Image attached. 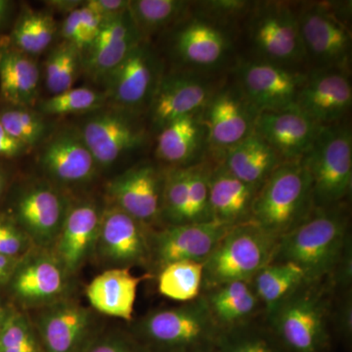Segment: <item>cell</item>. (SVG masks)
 Wrapping results in <instances>:
<instances>
[{
  "label": "cell",
  "instance_id": "obj_13",
  "mask_svg": "<svg viewBox=\"0 0 352 352\" xmlns=\"http://www.w3.org/2000/svg\"><path fill=\"white\" fill-rule=\"evenodd\" d=\"M258 113L229 73L201 113L208 131V157L221 162L229 150L254 132Z\"/></svg>",
  "mask_w": 352,
  "mask_h": 352
},
{
  "label": "cell",
  "instance_id": "obj_53",
  "mask_svg": "<svg viewBox=\"0 0 352 352\" xmlns=\"http://www.w3.org/2000/svg\"><path fill=\"white\" fill-rule=\"evenodd\" d=\"M15 3L10 0H0V30L10 20Z\"/></svg>",
  "mask_w": 352,
  "mask_h": 352
},
{
  "label": "cell",
  "instance_id": "obj_21",
  "mask_svg": "<svg viewBox=\"0 0 352 352\" xmlns=\"http://www.w3.org/2000/svg\"><path fill=\"white\" fill-rule=\"evenodd\" d=\"M231 227L210 221L155 229L151 235V263L157 270L179 261L204 263Z\"/></svg>",
  "mask_w": 352,
  "mask_h": 352
},
{
  "label": "cell",
  "instance_id": "obj_23",
  "mask_svg": "<svg viewBox=\"0 0 352 352\" xmlns=\"http://www.w3.org/2000/svg\"><path fill=\"white\" fill-rule=\"evenodd\" d=\"M322 127L296 106L283 110L259 112L254 132L284 162L302 161L314 146Z\"/></svg>",
  "mask_w": 352,
  "mask_h": 352
},
{
  "label": "cell",
  "instance_id": "obj_50",
  "mask_svg": "<svg viewBox=\"0 0 352 352\" xmlns=\"http://www.w3.org/2000/svg\"><path fill=\"white\" fill-rule=\"evenodd\" d=\"M87 352H140L136 346L122 338H107L96 342Z\"/></svg>",
  "mask_w": 352,
  "mask_h": 352
},
{
  "label": "cell",
  "instance_id": "obj_31",
  "mask_svg": "<svg viewBox=\"0 0 352 352\" xmlns=\"http://www.w3.org/2000/svg\"><path fill=\"white\" fill-rule=\"evenodd\" d=\"M220 163L241 182L259 189L284 161L254 131L229 150Z\"/></svg>",
  "mask_w": 352,
  "mask_h": 352
},
{
  "label": "cell",
  "instance_id": "obj_36",
  "mask_svg": "<svg viewBox=\"0 0 352 352\" xmlns=\"http://www.w3.org/2000/svg\"><path fill=\"white\" fill-rule=\"evenodd\" d=\"M82 72V53L73 44L62 41L51 48L43 66L44 85L51 95L75 87Z\"/></svg>",
  "mask_w": 352,
  "mask_h": 352
},
{
  "label": "cell",
  "instance_id": "obj_48",
  "mask_svg": "<svg viewBox=\"0 0 352 352\" xmlns=\"http://www.w3.org/2000/svg\"><path fill=\"white\" fill-rule=\"evenodd\" d=\"M85 6L106 21L126 13L129 0H85Z\"/></svg>",
  "mask_w": 352,
  "mask_h": 352
},
{
  "label": "cell",
  "instance_id": "obj_11",
  "mask_svg": "<svg viewBox=\"0 0 352 352\" xmlns=\"http://www.w3.org/2000/svg\"><path fill=\"white\" fill-rule=\"evenodd\" d=\"M141 116L108 104L85 116L78 129L99 170L145 145L148 131Z\"/></svg>",
  "mask_w": 352,
  "mask_h": 352
},
{
  "label": "cell",
  "instance_id": "obj_18",
  "mask_svg": "<svg viewBox=\"0 0 352 352\" xmlns=\"http://www.w3.org/2000/svg\"><path fill=\"white\" fill-rule=\"evenodd\" d=\"M69 276L51 250L32 247L20 258L8 284L24 307L41 308L66 298Z\"/></svg>",
  "mask_w": 352,
  "mask_h": 352
},
{
  "label": "cell",
  "instance_id": "obj_29",
  "mask_svg": "<svg viewBox=\"0 0 352 352\" xmlns=\"http://www.w3.org/2000/svg\"><path fill=\"white\" fill-rule=\"evenodd\" d=\"M258 190L241 182L220 162H214L210 173L212 220L229 226L249 222L252 201Z\"/></svg>",
  "mask_w": 352,
  "mask_h": 352
},
{
  "label": "cell",
  "instance_id": "obj_14",
  "mask_svg": "<svg viewBox=\"0 0 352 352\" xmlns=\"http://www.w3.org/2000/svg\"><path fill=\"white\" fill-rule=\"evenodd\" d=\"M69 201L64 190L46 178L32 180L16 199L12 219L34 247L51 250L61 231Z\"/></svg>",
  "mask_w": 352,
  "mask_h": 352
},
{
  "label": "cell",
  "instance_id": "obj_51",
  "mask_svg": "<svg viewBox=\"0 0 352 352\" xmlns=\"http://www.w3.org/2000/svg\"><path fill=\"white\" fill-rule=\"evenodd\" d=\"M45 6L48 7L50 12L63 13L65 15L73 12L76 9L82 6L83 1L80 0H50L45 1Z\"/></svg>",
  "mask_w": 352,
  "mask_h": 352
},
{
  "label": "cell",
  "instance_id": "obj_41",
  "mask_svg": "<svg viewBox=\"0 0 352 352\" xmlns=\"http://www.w3.org/2000/svg\"><path fill=\"white\" fill-rule=\"evenodd\" d=\"M214 161L210 157L191 166L186 223L214 221L210 203V173Z\"/></svg>",
  "mask_w": 352,
  "mask_h": 352
},
{
  "label": "cell",
  "instance_id": "obj_17",
  "mask_svg": "<svg viewBox=\"0 0 352 352\" xmlns=\"http://www.w3.org/2000/svg\"><path fill=\"white\" fill-rule=\"evenodd\" d=\"M166 170L151 162L134 164L107 183L109 203L150 228L162 226Z\"/></svg>",
  "mask_w": 352,
  "mask_h": 352
},
{
  "label": "cell",
  "instance_id": "obj_1",
  "mask_svg": "<svg viewBox=\"0 0 352 352\" xmlns=\"http://www.w3.org/2000/svg\"><path fill=\"white\" fill-rule=\"evenodd\" d=\"M351 238L346 201L332 207L314 208L302 223L280 238L273 261L296 264L307 281H325L332 275Z\"/></svg>",
  "mask_w": 352,
  "mask_h": 352
},
{
  "label": "cell",
  "instance_id": "obj_42",
  "mask_svg": "<svg viewBox=\"0 0 352 352\" xmlns=\"http://www.w3.org/2000/svg\"><path fill=\"white\" fill-rule=\"evenodd\" d=\"M0 352H43L30 319L11 310L0 329Z\"/></svg>",
  "mask_w": 352,
  "mask_h": 352
},
{
  "label": "cell",
  "instance_id": "obj_39",
  "mask_svg": "<svg viewBox=\"0 0 352 352\" xmlns=\"http://www.w3.org/2000/svg\"><path fill=\"white\" fill-rule=\"evenodd\" d=\"M214 352H287L270 327L254 321L221 331Z\"/></svg>",
  "mask_w": 352,
  "mask_h": 352
},
{
  "label": "cell",
  "instance_id": "obj_6",
  "mask_svg": "<svg viewBox=\"0 0 352 352\" xmlns=\"http://www.w3.org/2000/svg\"><path fill=\"white\" fill-rule=\"evenodd\" d=\"M220 332L201 295L149 312L136 324V333L154 352H214Z\"/></svg>",
  "mask_w": 352,
  "mask_h": 352
},
{
  "label": "cell",
  "instance_id": "obj_28",
  "mask_svg": "<svg viewBox=\"0 0 352 352\" xmlns=\"http://www.w3.org/2000/svg\"><path fill=\"white\" fill-rule=\"evenodd\" d=\"M201 295L220 331L251 323L259 312L263 311V305L251 281L219 285L204 289Z\"/></svg>",
  "mask_w": 352,
  "mask_h": 352
},
{
  "label": "cell",
  "instance_id": "obj_15",
  "mask_svg": "<svg viewBox=\"0 0 352 352\" xmlns=\"http://www.w3.org/2000/svg\"><path fill=\"white\" fill-rule=\"evenodd\" d=\"M230 74L259 113L296 106L307 72L239 57Z\"/></svg>",
  "mask_w": 352,
  "mask_h": 352
},
{
  "label": "cell",
  "instance_id": "obj_10",
  "mask_svg": "<svg viewBox=\"0 0 352 352\" xmlns=\"http://www.w3.org/2000/svg\"><path fill=\"white\" fill-rule=\"evenodd\" d=\"M229 73L164 69L147 111L153 131L157 133L173 120L203 113Z\"/></svg>",
  "mask_w": 352,
  "mask_h": 352
},
{
  "label": "cell",
  "instance_id": "obj_47",
  "mask_svg": "<svg viewBox=\"0 0 352 352\" xmlns=\"http://www.w3.org/2000/svg\"><path fill=\"white\" fill-rule=\"evenodd\" d=\"M104 22L105 21L98 14L85 6L83 1L82 6L80 8V36L78 44V50L82 54L98 36Z\"/></svg>",
  "mask_w": 352,
  "mask_h": 352
},
{
  "label": "cell",
  "instance_id": "obj_5",
  "mask_svg": "<svg viewBox=\"0 0 352 352\" xmlns=\"http://www.w3.org/2000/svg\"><path fill=\"white\" fill-rule=\"evenodd\" d=\"M314 208L311 179L302 162H284L259 187L250 221L280 239Z\"/></svg>",
  "mask_w": 352,
  "mask_h": 352
},
{
  "label": "cell",
  "instance_id": "obj_43",
  "mask_svg": "<svg viewBox=\"0 0 352 352\" xmlns=\"http://www.w3.org/2000/svg\"><path fill=\"white\" fill-rule=\"evenodd\" d=\"M254 1L245 0H208L192 1V9L210 19L239 30L241 22Z\"/></svg>",
  "mask_w": 352,
  "mask_h": 352
},
{
  "label": "cell",
  "instance_id": "obj_34",
  "mask_svg": "<svg viewBox=\"0 0 352 352\" xmlns=\"http://www.w3.org/2000/svg\"><path fill=\"white\" fill-rule=\"evenodd\" d=\"M305 281H307L305 273L296 264L273 261L259 270L251 283L264 314L268 315Z\"/></svg>",
  "mask_w": 352,
  "mask_h": 352
},
{
  "label": "cell",
  "instance_id": "obj_19",
  "mask_svg": "<svg viewBox=\"0 0 352 352\" xmlns=\"http://www.w3.org/2000/svg\"><path fill=\"white\" fill-rule=\"evenodd\" d=\"M296 106L321 127L346 122L352 107L351 69H309Z\"/></svg>",
  "mask_w": 352,
  "mask_h": 352
},
{
  "label": "cell",
  "instance_id": "obj_16",
  "mask_svg": "<svg viewBox=\"0 0 352 352\" xmlns=\"http://www.w3.org/2000/svg\"><path fill=\"white\" fill-rule=\"evenodd\" d=\"M153 230L109 203L104 208L94 254L108 270L148 265Z\"/></svg>",
  "mask_w": 352,
  "mask_h": 352
},
{
  "label": "cell",
  "instance_id": "obj_9",
  "mask_svg": "<svg viewBox=\"0 0 352 352\" xmlns=\"http://www.w3.org/2000/svg\"><path fill=\"white\" fill-rule=\"evenodd\" d=\"M302 162L311 179L314 208L344 203L352 187V131L349 120L322 127Z\"/></svg>",
  "mask_w": 352,
  "mask_h": 352
},
{
  "label": "cell",
  "instance_id": "obj_8",
  "mask_svg": "<svg viewBox=\"0 0 352 352\" xmlns=\"http://www.w3.org/2000/svg\"><path fill=\"white\" fill-rule=\"evenodd\" d=\"M279 239L252 222L232 226L204 263L201 291L235 281H251L272 263Z\"/></svg>",
  "mask_w": 352,
  "mask_h": 352
},
{
  "label": "cell",
  "instance_id": "obj_46",
  "mask_svg": "<svg viewBox=\"0 0 352 352\" xmlns=\"http://www.w3.org/2000/svg\"><path fill=\"white\" fill-rule=\"evenodd\" d=\"M333 291L344 292L351 289L352 282V245L351 238L346 245L342 256L328 279Z\"/></svg>",
  "mask_w": 352,
  "mask_h": 352
},
{
  "label": "cell",
  "instance_id": "obj_30",
  "mask_svg": "<svg viewBox=\"0 0 352 352\" xmlns=\"http://www.w3.org/2000/svg\"><path fill=\"white\" fill-rule=\"evenodd\" d=\"M145 278L134 276L126 268H110L87 285L88 302L99 314L131 321L138 286Z\"/></svg>",
  "mask_w": 352,
  "mask_h": 352
},
{
  "label": "cell",
  "instance_id": "obj_26",
  "mask_svg": "<svg viewBox=\"0 0 352 352\" xmlns=\"http://www.w3.org/2000/svg\"><path fill=\"white\" fill-rule=\"evenodd\" d=\"M208 154V131L201 113L173 120L157 132L155 156L168 168L194 166Z\"/></svg>",
  "mask_w": 352,
  "mask_h": 352
},
{
  "label": "cell",
  "instance_id": "obj_45",
  "mask_svg": "<svg viewBox=\"0 0 352 352\" xmlns=\"http://www.w3.org/2000/svg\"><path fill=\"white\" fill-rule=\"evenodd\" d=\"M339 298L332 305L331 323L333 324L340 335L349 340L352 335V294L351 289L339 292Z\"/></svg>",
  "mask_w": 352,
  "mask_h": 352
},
{
  "label": "cell",
  "instance_id": "obj_27",
  "mask_svg": "<svg viewBox=\"0 0 352 352\" xmlns=\"http://www.w3.org/2000/svg\"><path fill=\"white\" fill-rule=\"evenodd\" d=\"M41 72L36 58L0 45V100L2 104L36 108L39 101Z\"/></svg>",
  "mask_w": 352,
  "mask_h": 352
},
{
  "label": "cell",
  "instance_id": "obj_3",
  "mask_svg": "<svg viewBox=\"0 0 352 352\" xmlns=\"http://www.w3.org/2000/svg\"><path fill=\"white\" fill-rule=\"evenodd\" d=\"M168 54L173 69L227 74L239 54V30L190 12L168 32Z\"/></svg>",
  "mask_w": 352,
  "mask_h": 352
},
{
  "label": "cell",
  "instance_id": "obj_35",
  "mask_svg": "<svg viewBox=\"0 0 352 352\" xmlns=\"http://www.w3.org/2000/svg\"><path fill=\"white\" fill-rule=\"evenodd\" d=\"M0 124L31 151L43 144L53 132L48 118L34 107L2 104Z\"/></svg>",
  "mask_w": 352,
  "mask_h": 352
},
{
  "label": "cell",
  "instance_id": "obj_22",
  "mask_svg": "<svg viewBox=\"0 0 352 352\" xmlns=\"http://www.w3.org/2000/svg\"><path fill=\"white\" fill-rule=\"evenodd\" d=\"M104 208L94 198L69 201L61 231L51 249L69 275L94 256Z\"/></svg>",
  "mask_w": 352,
  "mask_h": 352
},
{
  "label": "cell",
  "instance_id": "obj_4",
  "mask_svg": "<svg viewBox=\"0 0 352 352\" xmlns=\"http://www.w3.org/2000/svg\"><path fill=\"white\" fill-rule=\"evenodd\" d=\"M239 36L250 50L245 58L308 72L296 2L254 1L241 22Z\"/></svg>",
  "mask_w": 352,
  "mask_h": 352
},
{
  "label": "cell",
  "instance_id": "obj_2",
  "mask_svg": "<svg viewBox=\"0 0 352 352\" xmlns=\"http://www.w3.org/2000/svg\"><path fill=\"white\" fill-rule=\"evenodd\" d=\"M333 289L328 280L305 281L267 316L271 332L289 352H325Z\"/></svg>",
  "mask_w": 352,
  "mask_h": 352
},
{
  "label": "cell",
  "instance_id": "obj_25",
  "mask_svg": "<svg viewBox=\"0 0 352 352\" xmlns=\"http://www.w3.org/2000/svg\"><path fill=\"white\" fill-rule=\"evenodd\" d=\"M142 41L129 10L106 20L94 43L83 52V73L91 80L103 82L108 74Z\"/></svg>",
  "mask_w": 352,
  "mask_h": 352
},
{
  "label": "cell",
  "instance_id": "obj_7",
  "mask_svg": "<svg viewBox=\"0 0 352 352\" xmlns=\"http://www.w3.org/2000/svg\"><path fill=\"white\" fill-rule=\"evenodd\" d=\"M296 15L308 71L351 69V1L298 2Z\"/></svg>",
  "mask_w": 352,
  "mask_h": 352
},
{
  "label": "cell",
  "instance_id": "obj_49",
  "mask_svg": "<svg viewBox=\"0 0 352 352\" xmlns=\"http://www.w3.org/2000/svg\"><path fill=\"white\" fill-rule=\"evenodd\" d=\"M31 152L0 124V159H16Z\"/></svg>",
  "mask_w": 352,
  "mask_h": 352
},
{
  "label": "cell",
  "instance_id": "obj_20",
  "mask_svg": "<svg viewBox=\"0 0 352 352\" xmlns=\"http://www.w3.org/2000/svg\"><path fill=\"white\" fill-rule=\"evenodd\" d=\"M39 147V166L46 179L60 188L91 182L99 171L78 126L53 131Z\"/></svg>",
  "mask_w": 352,
  "mask_h": 352
},
{
  "label": "cell",
  "instance_id": "obj_55",
  "mask_svg": "<svg viewBox=\"0 0 352 352\" xmlns=\"http://www.w3.org/2000/svg\"><path fill=\"white\" fill-rule=\"evenodd\" d=\"M10 311L11 310L7 309V308L4 307L3 303H2L1 300H0V329L3 326L4 322H6Z\"/></svg>",
  "mask_w": 352,
  "mask_h": 352
},
{
  "label": "cell",
  "instance_id": "obj_24",
  "mask_svg": "<svg viewBox=\"0 0 352 352\" xmlns=\"http://www.w3.org/2000/svg\"><path fill=\"white\" fill-rule=\"evenodd\" d=\"M92 324L94 316L88 308L65 298L41 308L36 330L45 352H78Z\"/></svg>",
  "mask_w": 352,
  "mask_h": 352
},
{
  "label": "cell",
  "instance_id": "obj_12",
  "mask_svg": "<svg viewBox=\"0 0 352 352\" xmlns=\"http://www.w3.org/2000/svg\"><path fill=\"white\" fill-rule=\"evenodd\" d=\"M164 69L151 41H140L102 82L108 105L147 113Z\"/></svg>",
  "mask_w": 352,
  "mask_h": 352
},
{
  "label": "cell",
  "instance_id": "obj_38",
  "mask_svg": "<svg viewBox=\"0 0 352 352\" xmlns=\"http://www.w3.org/2000/svg\"><path fill=\"white\" fill-rule=\"evenodd\" d=\"M103 90L89 87H73L38 101L36 108L45 117H65L69 115H88L107 105Z\"/></svg>",
  "mask_w": 352,
  "mask_h": 352
},
{
  "label": "cell",
  "instance_id": "obj_44",
  "mask_svg": "<svg viewBox=\"0 0 352 352\" xmlns=\"http://www.w3.org/2000/svg\"><path fill=\"white\" fill-rule=\"evenodd\" d=\"M32 247L31 240L12 217H0V254L21 258Z\"/></svg>",
  "mask_w": 352,
  "mask_h": 352
},
{
  "label": "cell",
  "instance_id": "obj_54",
  "mask_svg": "<svg viewBox=\"0 0 352 352\" xmlns=\"http://www.w3.org/2000/svg\"><path fill=\"white\" fill-rule=\"evenodd\" d=\"M6 171L4 170L3 166L0 164V200H1L2 197H3L4 192H6Z\"/></svg>",
  "mask_w": 352,
  "mask_h": 352
},
{
  "label": "cell",
  "instance_id": "obj_33",
  "mask_svg": "<svg viewBox=\"0 0 352 352\" xmlns=\"http://www.w3.org/2000/svg\"><path fill=\"white\" fill-rule=\"evenodd\" d=\"M184 0H129V12L143 41L166 32L191 10Z\"/></svg>",
  "mask_w": 352,
  "mask_h": 352
},
{
  "label": "cell",
  "instance_id": "obj_37",
  "mask_svg": "<svg viewBox=\"0 0 352 352\" xmlns=\"http://www.w3.org/2000/svg\"><path fill=\"white\" fill-rule=\"evenodd\" d=\"M204 263L179 261L159 270L157 289L162 296L180 302L196 300L201 294Z\"/></svg>",
  "mask_w": 352,
  "mask_h": 352
},
{
  "label": "cell",
  "instance_id": "obj_32",
  "mask_svg": "<svg viewBox=\"0 0 352 352\" xmlns=\"http://www.w3.org/2000/svg\"><path fill=\"white\" fill-rule=\"evenodd\" d=\"M59 34L54 15L50 10H36L23 6L8 41L9 45L31 57L45 52Z\"/></svg>",
  "mask_w": 352,
  "mask_h": 352
},
{
  "label": "cell",
  "instance_id": "obj_40",
  "mask_svg": "<svg viewBox=\"0 0 352 352\" xmlns=\"http://www.w3.org/2000/svg\"><path fill=\"white\" fill-rule=\"evenodd\" d=\"M191 166L168 168L166 170L163 201H162V226L163 227L186 224Z\"/></svg>",
  "mask_w": 352,
  "mask_h": 352
},
{
  "label": "cell",
  "instance_id": "obj_52",
  "mask_svg": "<svg viewBox=\"0 0 352 352\" xmlns=\"http://www.w3.org/2000/svg\"><path fill=\"white\" fill-rule=\"evenodd\" d=\"M19 261L0 254V286L9 283Z\"/></svg>",
  "mask_w": 352,
  "mask_h": 352
}]
</instances>
